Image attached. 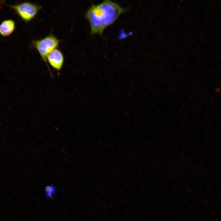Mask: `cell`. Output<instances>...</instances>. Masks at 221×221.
<instances>
[{"label":"cell","instance_id":"6da1fadb","mask_svg":"<svg viewBox=\"0 0 221 221\" xmlns=\"http://www.w3.org/2000/svg\"><path fill=\"white\" fill-rule=\"evenodd\" d=\"M125 11L119 5L109 0L92 5L85 14L90 24L91 33L102 34L105 29L114 23Z\"/></svg>","mask_w":221,"mask_h":221},{"label":"cell","instance_id":"5b68a950","mask_svg":"<svg viewBox=\"0 0 221 221\" xmlns=\"http://www.w3.org/2000/svg\"><path fill=\"white\" fill-rule=\"evenodd\" d=\"M16 24L12 19H7L3 21L0 24V35L3 37L11 35L14 31Z\"/></svg>","mask_w":221,"mask_h":221},{"label":"cell","instance_id":"277c9868","mask_svg":"<svg viewBox=\"0 0 221 221\" xmlns=\"http://www.w3.org/2000/svg\"><path fill=\"white\" fill-rule=\"evenodd\" d=\"M64 60L63 52L58 48L51 51L47 58V62L51 66L58 71H60L61 70Z\"/></svg>","mask_w":221,"mask_h":221},{"label":"cell","instance_id":"7a4b0ae2","mask_svg":"<svg viewBox=\"0 0 221 221\" xmlns=\"http://www.w3.org/2000/svg\"><path fill=\"white\" fill-rule=\"evenodd\" d=\"M60 42L59 39L51 33L41 39L32 40L29 48L34 49L37 51L41 59L45 63L50 70L47 63V56L51 51L58 48Z\"/></svg>","mask_w":221,"mask_h":221},{"label":"cell","instance_id":"8992f818","mask_svg":"<svg viewBox=\"0 0 221 221\" xmlns=\"http://www.w3.org/2000/svg\"><path fill=\"white\" fill-rule=\"evenodd\" d=\"M45 192L47 197L54 200V195L56 193V189L54 185L50 184L47 186L45 187Z\"/></svg>","mask_w":221,"mask_h":221},{"label":"cell","instance_id":"3957f363","mask_svg":"<svg viewBox=\"0 0 221 221\" xmlns=\"http://www.w3.org/2000/svg\"><path fill=\"white\" fill-rule=\"evenodd\" d=\"M0 2L13 10L23 21L26 23L34 19L42 8L40 5L27 1L12 5L7 4L4 1H1Z\"/></svg>","mask_w":221,"mask_h":221}]
</instances>
